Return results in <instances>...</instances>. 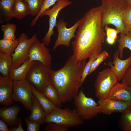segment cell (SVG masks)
I'll list each match as a JSON object with an SVG mask.
<instances>
[{
	"mask_svg": "<svg viewBox=\"0 0 131 131\" xmlns=\"http://www.w3.org/2000/svg\"><path fill=\"white\" fill-rule=\"evenodd\" d=\"M80 21L75 39L71 44L75 57L82 61L101 52L106 33L102 25L100 6L86 12Z\"/></svg>",
	"mask_w": 131,
	"mask_h": 131,
	"instance_id": "6da1fadb",
	"label": "cell"
},
{
	"mask_svg": "<svg viewBox=\"0 0 131 131\" xmlns=\"http://www.w3.org/2000/svg\"><path fill=\"white\" fill-rule=\"evenodd\" d=\"M86 63V60H77L72 54L62 68L51 72L50 84L56 90L62 103L70 101L78 94Z\"/></svg>",
	"mask_w": 131,
	"mask_h": 131,
	"instance_id": "7a4b0ae2",
	"label": "cell"
},
{
	"mask_svg": "<svg viewBox=\"0 0 131 131\" xmlns=\"http://www.w3.org/2000/svg\"><path fill=\"white\" fill-rule=\"evenodd\" d=\"M102 23L114 25L120 33H127L122 19L125 10L129 5L127 0H102L100 6Z\"/></svg>",
	"mask_w": 131,
	"mask_h": 131,
	"instance_id": "3957f363",
	"label": "cell"
},
{
	"mask_svg": "<svg viewBox=\"0 0 131 131\" xmlns=\"http://www.w3.org/2000/svg\"><path fill=\"white\" fill-rule=\"evenodd\" d=\"M52 70L51 65H45L40 61H34L26 79L30 85L42 93L45 88L50 84L49 76Z\"/></svg>",
	"mask_w": 131,
	"mask_h": 131,
	"instance_id": "277c9868",
	"label": "cell"
},
{
	"mask_svg": "<svg viewBox=\"0 0 131 131\" xmlns=\"http://www.w3.org/2000/svg\"><path fill=\"white\" fill-rule=\"evenodd\" d=\"M53 123L68 127L83 124L84 122L78 115L75 109H61L57 107L46 115L44 123Z\"/></svg>",
	"mask_w": 131,
	"mask_h": 131,
	"instance_id": "5b68a950",
	"label": "cell"
},
{
	"mask_svg": "<svg viewBox=\"0 0 131 131\" xmlns=\"http://www.w3.org/2000/svg\"><path fill=\"white\" fill-rule=\"evenodd\" d=\"M76 111L82 120H90L102 113L100 106L92 98L87 97L82 88L73 98Z\"/></svg>",
	"mask_w": 131,
	"mask_h": 131,
	"instance_id": "8992f818",
	"label": "cell"
},
{
	"mask_svg": "<svg viewBox=\"0 0 131 131\" xmlns=\"http://www.w3.org/2000/svg\"><path fill=\"white\" fill-rule=\"evenodd\" d=\"M118 82L116 76L110 68H106L99 72L94 84L96 97L99 99L107 98Z\"/></svg>",
	"mask_w": 131,
	"mask_h": 131,
	"instance_id": "52a82bcc",
	"label": "cell"
},
{
	"mask_svg": "<svg viewBox=\"0 0 131 131\" xmlns=\"http://www.w3.org/2000/svg\"><path fill=\"white\" fill-rule=\"evenodd\" d=\"M33 95L30 84L26 79L13 81L11 96L12 101L21 102L26 109L30 111Z\"/></svg>",
	"mask_w": 131,
	"mask_h": 131,
	"instance_id": "ba28073f",
	"label": "cell"
},
{
	"mask_svg": "<svg viewBox=\"0 0 131 131\" xmlns=\"http://www.w3.org/2000/svg\"><path fill=\"white\" fill-rule=\"evenodd\" d=\"M37 38L36 34L29 39L25 33L20 34L18 38V44L11 55L13 61L12 67L15 68L19 67L29 59V49Z\"/></svg>",
	"mask_w": 131,
	"mask_h": 131,
	"instance_id": "9c48e42d",
	"label": "cell"
},
{
	"mask_svg": "<svg viewBox=\"0 0 131 131\" xmlns=\"http://www.w3.org/2000/svg\"><path fill=\"white\" fill-rule=\"evenodd\" d=\"M72 3L69 0H58L57 3L51 9L45 10L43 15L48 16L49 17V28L42 41L46 46L48 45L51 41V37L54 34L53 29L56 26L57 18L60 11Z\"/></svg>",
	"mask_w": 131,
	"mask_h": 131,
	"instance_id": "30bf717a",
	"label": "cell"
},
{
	"mask_svg": "<svg viewBox=\"0 0 131 131\" xmlns=\"http://www.w3.org/2000/svg\"><path fill=\"white\" fill-rule=\"evenodd\" d=\"M80 20L70 28H67L66 22L63 19H60L57 22L56 26L58 31V36L53 47L54 51L59 46L64 45L68 47L70 46L71 40L75 37V33L80 23Z\"/></svg>",
	"mask_w": 131,
	"mask_h": 131,
	"instance_id": "8fae6325",
	"label": "cell"
},
{
	"mask_svg": "<svg viewBox=\"0 0 131 131\" xmlns=\"http://www.w3.org/2000/svg\"><path fill=\"white\" fill-rule=\"evenodd\" d=\"M28 56L31 61H37L44 65H51L52 57L50 50L37 38L30 48Z\"/></svg>",
	"mask_w": 131,
	"mask_h": 131,
	"instance_id": "7c38bea8",
	"label": "cell"
},
{
	"mask_svg": "<svg viewBox=\"0 0 131 131\" xmlns=\"http://www.w3.org/2000/svg\"><path fill=\"white\" fill-rule=\"evenodd\" d=\"M98 103L100 106L101 112L110 115L115 112L123 113L131 109V103L107 98L99 99Z\"/></svg>",
	"mask_w": 131,
	"mask_h": 131,
	"instance_id": "4fadbf2b",
	"label": "cell"
},
{
	"mask_svg": "<svg viewBox=\"0 0 131 131\" xmlns=\"http://www.w3.org/2000/svg\"><path fill=\"white\" fill-rule=\"evenodd\" d=\"M119 52L117 50L114 53L112 63L110 61L107 65L116 76L118 81H121L129 66L131 65V54L126 59L123 60L119 57Z\"/></svg>",
	"mask_w": 131,
	"mask_h": 131,
	"instance_id": "5bb4252c",
	"label": "cell"
},
{
	"mask_svg": "<svg viewBox=\"0 0 131 131\" xmlns=\"http://www.w3.org/2000/svg\"><path fill=\"white\" fill-rule=\"evenodd\" d=\"M13 81L9 75L0 76V104L8 106L13 103L11 96Z\"/></svg>",
	"mask_w": 131,
	"mask_h": 131,
	"instance_id": "9a60e30c",
	"label": "cell"
},
{
	"mask_svg": "<svg viewBox=\"0 0 131 131\" xmlns=\"http://www.w3.org/2000/svg\"><path fill=\"white\" fill-rule=\"evenodd\" d=\"M21 110L20 107L14 105L9 107H1L0 117L1 119L12 127L18 125V118L17 115Z\"/></svg>",
	"mask_w": 131,
	"mask_h": 131,
	"instance_id": "2e32d148",
	"label": "cell"
},
{
	"mask_svg": "<svg viewBox=\"0 0 131 131\" xmlns=\"http://www.w3.org/2000/svg\"><path fill=\"white\" fill-rule=\"evenodd\" d=\"M107 98L131 103V88L118 82L113 87Z\"/></svg>",
	"mask_w": 131,
	"mask_h": 131,
	"instance_id": "e0dca14e",
	"label": "cell"
},
{
	"mask_svg": "<svg viewBox=\"0 0 131 131\" xmlns=\"http://www.w3.org/2000/svg\"><path fill=\"white\" fill-rule=\"evenodd\" d=\"M34 61H30L29 58L17 68L11 67L9 76L13 81L26 79L27 74Z\"/></svg>",
	"mask_w": 131,
	"mask_h": 131,
	"instance_id": "ac0fdd59",
	"label": "cell"
},
{
	"mask_svg": "<svg viewBox=\"0 0 131 131\" xmlns=\"http://www.w3.org/2000/svg\"><path fill=\"white\" fill-rule=\"evenodd\" d=\"M31 113L28 118L41 124L44 123L46 115L35 96L33 94Z\"/></svg>",
	"mask_w": 131,
	"mask_h": 131,
	"instance_id": "d6986e66",
	"label": "cell"
},
{
	"mask_svg": "<svg viewBox=\"0 0 131 131\" xmlns=\"http://www.w3.org/2000/svg\"><path fill=\"white\" fill-rule=\"evenodd\" d=\"M30 85L33 93L37 98L46 115L51 113L57 107L42 93L38 90L32 85Z\"/></svg>",
	"mask_w": 131,
	"mask_h": 131,
	"instance_id": "ffe728a7",
	"label": "cell"
},
{
	"mask_svg": "<svg viewBox=\"0 0 131 131\" xmlns=\"http://www.w3.org/2000/svg\"><path fill=\"white\" fill-rule=\"evenodd\" d=\"M13 10L14 17L18 20L30 14L27 3L22 0H15Z\"/></svg>",
	"mask_w": 131,
	"mask_h": 131,
	"instance_id": "44dd1931",
	"label": "cell"
},
{
	"mask_svg": "<svg viewBox=\"0 0 131 131\" xmlns=\"http://www.w3.org/2000/svg\"><path fill=\"white\" fill-rule=\"evenodd\" d=\"M15 0H0V8L3 21L9 22L14 16L13 8Z\"/></svg>",
	"mask_w": 131,
	"mask_h": 131,
	"instance_id": "7402d4cb",
	"label": "cell"
},
{
	"mask_svg": "<svg viewBox=\"0 0 131 131\" xmlns=\"http://www.w3.org/2000/svg\"><path fill=\"white\" fill-rule=\"evenodd\" d=\"M42 93L57 107L60 108L61 107L62 103L58 92L51 84H50L47 86L45 89Z\"/></svg>",
	"mask_w": 131,
	"mask_h": 131,
	"instance_id": "603a6c76",
	"label": "cell"
},
{
	"mask_svg": "<svg viewBox=\"0 0 131 131\" xmlns=\"http://www.w3.org/2000/svg\"><path fill=\"white\" fill-rule=\"evenodd\" d=\"M18 43V38L13 40H0V52L11 56Z\"/></svg>",
	"mask_w": 131,
	"mask_h": 131,
	"instance_id": "cb8c5ba5",
	"label": "cell"
},
{
	"mask_svg": "<svg viewBox=\"0 0 131 131\" xmlns=\"http://www.w3.org/2000/svg\"><path fill=\"white\" fill-rule=\"evenodd\" d=\"M12 64L11 56L0 52V72L3 76L9 75L10 69Z\"/></svg>",
	"mask_w": 131,
	"mask_h": 131,
	"instance_id": "d4e9b609",
	"label": "cell"
},
{
	"mask_svg": "<svg viewBox=\"0 0 131 131\" xmlns=\"http://www.w3.org/2000/svg\"><path fill=\"white\" fill-rule=\"evenodd\" d=\"M117 42L118 43L117 50L119 52V58L122 59L123 58V50L124 48H128L131 51V34L129 33L125 34L120 33Z\"/></svg>",
	"mask_w": 131,
	"mask_h": 131,
	"instance_id": "484cf974",
	"label": "cell"
},
{
	"mask_svg": "<svg viewBox=\"0 0 131 131\" xmlns=\"http://www.w3.org/2000/svg\"><path fill=\"white\" fill-rule=\"evenodd\" d=\"M119 126L124 131H131V109L122 113L119 122Z\"/></svg>",
	"mask_w": 131,
	"mask_h": 131,
	"instance_id": "4316f807",
	"label": "cell"
},
{
	"mask_svg": "<svg viewBox=\"0 0 131 131\" xmlns=\"http://www.w3.org/2000/svg\"><path fill=\"white\" fill-rule=\"evenodd\" d=\"M16 25L13 23H8L2 25L1 29L3 33V39L10 40L16 39L15 33Z\"/></svg>",
	"mask_w": 131,
	"mask_h": 131,
	"instance_id": "83f0119b",
	"label": "cell"
},
{
	"mask_svg": "<svg viewBox=\"0 0 131 131\" xmlns=\"http://www.w3.org/2000/svg\"><path fill=\"white\" fill-rule=\"evenodd\" d=\"M26 2L30 12V15L36 16L39 13L42 7L44 0H22Z\"/></svg>",
	"mask_w": 131,
	"mask_h": 131,
	"instance_id": "f1b7e54d",
	"label": "cell"
},
{
	"mask_svg": "<svg viewBox=\"0 0 131 131\" xmlns=\"http://www.w3.org/2000/svg\"><path fill=\"white\" fill-rule=\"evenodd\" d=\"M109 56L108 53L106 50H104L101 51L92 62L88 75L95 71L101 63Z\"/></svg>",
	"mask_w": 131,
	"mask_h": 131,
	"instance_id": "f546056e",
	"label": "cell"
},
{
	"mask_svg": "<svg viewBox=\"0 0 131 131\" xmlns=\"http://www.w3.org/2000/svg\"><path fill=\"white\" fill-rule=\"evenodd\" d=\"M57 0H44L43 4L40 11L39 14L32 21L31 23V26H34L39 18L43 17L44 12L46 10L49 9L50 7L54 5Z\"/></svg>",
	"mask_w": 131,
	"mask_h": 131,
	"instance_id": "4dcf8cb0",
	"label": "cell"
},
{
	"mask_svg": "<svg viewBox=\"0 0 131 131\" xmlns=\"http://www.w3.org/2000/svg\"><path fill=\"white\" fill-rule=\"evenodd\" d=\"M122 19L127 34H131V8L129 6L124 11Z\"/></svg>",
	"mask_w": 131,
	"mask_h": 131,
	"instance_id": "1f68e13d",
	"label": "cell"
},
{
	"mask_svg": "<svg viewBox=\"0 0 131 131\" xmlns=\"http://www.w3.org/2000/svg\"><path fill=\"white\" fill-rule=\"evenodd\" d=\"M98 55H94L89 58V60L86 63L82 74L80 84V87L84 82L87 76L88 75L92 62L97 57Z\"/></svg>",
	"mask_w": 131,
	"mask_h": 131,
	"instance_id": "d6a6232c",
	"label": "cell"
},
{
	"mask_svg": "<svg viewBox=\"0 0 131 131\" xmlns=\"http://www.w3.org/2000/svg\"><path fill=\"white\" fill-rule=\"evenodd\" d=\"M69 127L53 123H47L45 131H67Z\"/></svg>",
	"mask_w": 131,
	"mask_h": 131,
	"instance_id": "836d02e7",
	"label": "cell"
},
{
	"mask_svg": "<svg viewBox=\"0 0 131 131\" xmlns=\"http://www.w3.org/2000/svg\"><path fill=\"white\" fill-rule=\"evenodd\" d=\"M104 30L106 32V38L112 39L115 40L118 38L117 34L120 33V32L117 29L110 28L108 27V25H106L104 27Z\"/></svg>",
	"mask_w": 131,
	"mask_h": 131,
	"instance_id": "e575fe53",
	"label": "cell"
},
{
	"mask_svg": "<svg viewBox=\"0 0 131 131\" xmlns=\"http://www.w3.org/2000/svg\"><path fill=\"white\" fill-rule=\"evenodd\" d=\"M25 121L27 125L26 131H39L40 125V123L36 122L31 120L28 118H25Z\"/></svg>",
	"mask_w": 131,
	"mask_h": 131,
	"instance_id": "d590c367",
	"label": "cell"
},
{
	"mask_svg": "<svg viewBox=\"0 0 131 131\" xmlns=\"http://www.w3.org/2000/svg\"><path fill=\"white\" fill-rule=\"evenodd\" d=\"M122 83L131 88V65L121 80Z\"/></svg>",
	"mask_w": 131,
	"mask_h": 131,
	"instance_id": "8d00e7d4",
	"label": "cell"
},
{
	"mask_svg": "<svg viewBox=\"0 0 131 131\" xmlns=\"http://www.w3.org/2000/svg\"><path fill=\"white\" fill-rule=\"evenodd\" d=\"M18 126L16 127H11L10 128L11 131H24L22 125V121L20 118H18Z\"/></svg>",
	"mask_w": 131,
	"mask_h": 131,
	"instance_id": "74e56055",
	"label": "cell"
},
{
	"mask_svg": "<svg viewBox=\"0 0 131 131\" xmlns=\"http://www.w3.org/2000/svg\"><path fill=\"white\" fill-rule=\"evenodd\" d=\"M6 123L1 119H0V131H10Z\"/></svg>",
	"mask_w": 131,
	"mask_h": 131,
	"instance_id": "f35d334b",
	"label": "cell"
},
{
	"mask_svg": "<svg viewBox=\"0 0 131 131\" xmlns=\"http://www.w3.org/2000/svg\"><path fill=\"white\" fill-rule=\"evenodd\" d=\"M129 6L131 8V0H127Z\"/></svg>",
	"mask_w": 131,
	"mask_h": 131,
	"instance_id": "ab89813d",
	"label": "cell"
}]
</instances>
